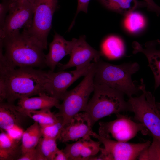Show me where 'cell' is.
Wrapping results in <instances>:
<instances>
[{"label":"cell","instance_id":"cell-1","mask_svg":"<svg viewBox=\"0 0 160 160\" xmlns=\"http://www.w3.org/2000/svg\"><path fill=\"white\" fill-rule=\"evenodd\" d=\"M47 71L32 67L10 68L0 72V84L4 87L7 102L45 92Z\"/></svg>","mask_w":160,"mask_h":160},{"label":"cell","instance_id":"cell-2","mask_svg":"<svg viewBox=\"0 0 160 160\" xmlns=\"http://www.w3.org/2000/svg\"><path fill=\"white\" fill-rule=\"evenodd\" d=\"M5 50L4 56L8 65L20 67L43 68L46 66L42 46L25 30L0 38Z\"/></svg>","mask_w":160,"mask_h":160},{"label":"cell","instance_id":"cell-3","mask_svg":"<svg viewBox=\"0 0 160 160\" xmlns=\"http://www.w3.org/2000/svg\"><path fill=\"white\" fill-rule=\"evenodd\" d=\"M96 63L94 84H103L116 89L129 98L140 91L135 84L132 76L139 69L136 62L116 65L100 60Z\"/></svg>","mask_w":160,"mask_h":160},{"label":"cell","instance_id":"cell-4","mask_svg":"<svg viewBox=\"0 0 160 160\" xmlns=\"http://www.w3.org/2000/svg\"><path fill=\"white\" fill-rule=\"evenodd\" d=\"M92 98L84 111L88 115L92 126L100 119L113 114L131 111L122 92L107 85H95Z\"/></svg>","mask_w":160,"mask_h":160},{"label":"cell","instance_id":"cell-5","mask_svg":"<svg viewBox=\"0 0 160 160\" xmlns=\"http://www.w3.org/2000/svg\"><path fill=\"white\" fill-rule=\"evenodd\" d=\"M139 86L142 94L129 98L128 102L134 118L143 124L151 133L153 141L149 147L151 151L160 150V111L154 96L147 91L143 79Z\"/></svg>","mask_w":160,"mask_h":160},{"label":"cell","instance_id":"cell-6","mask_svg":"<svg viewBox=\"0 0 160 160\" xmlns=\"http://www.w3.org/2000/svg\"><path fill=\"white\" fill-rule=\"evenodd\" d=\"M96 63L93 64L82 80L76 87L67 91L57 108L59 111L55 114L63 119V127L78 113L84 111L88 102V99L93 92L95 84L94 78Z\"/></svg>","mask_w":160,"mask_h":160},{"label":"cell","instance_id":"cell-7","mask_svg":"<svg viewBox=\"0 0 160 160\" xmlns=\"http://www.w3.org/2000/svg\"><path fill=\"white\" fill-rule=\"evenodd\" d=\"M58 0H35L32 24L28 34L44 48H47V38L52 28L54 14L58 8Z\"/></svg>","mask_w":160,"mask_h":160},{"label":"cell","instance_id":"cell-8","mask_svg":"<svg viewBox=\"0 0 160 160\" xmlns=\"http://www.w3.org/2000/svg\"><path fill=\"white\" fill-rule=\"evenodd\" d=\"M91 136L102 143L100 154L93 157L90 160H133L138 158L141 152L150 145V141L137 143L118 141L102 137L92 132Z\"/></svg>","mask_w":160,"mask_h":160},{"label":"cell","instance_id":"cell-9","mask_svg":"<svg viewBox=\"0 0 160 160\" xmlns=\"http://www.w3.org/2000/svg\"><path fill=\"white\" fill-rule=\"evenodd\" d=\"M116 118L109 122L100 121L98 135L100 136L118 141L127 142L141 132L146 135L148 130L142 123H137L128 116L116 114Z\"/></svg>","mask_w":160,"mask_h":160},{"label":"cell","instance_id":"cell-10","mask_svg":"<svg viewBox=\"0 0 160 160\" xmlns=\"http://www.w3.org/2000/svg\"><path fill=\"white\" fill-rule=\"evenodd\" d=\"M34 6L27 0H11L4 27L0 31V38L11 33L27 30L31 26Z\"/></svg>","mask_w":160,"mask_h":160},{"label":"cell","instance_id":"cell-11","mask_svg":"<svg viewBox=\"0 0 160 160\" xmlns=\"http://www.w3.org/2000/svg\"><path fill=\"white\" fill-rule=\"evenodd\" d=\"M93 62L85 67L70 71L55 72L50 70L45 86V92L51 97L63 100L68 88L76 81L85 76L92 67Z\"/></svg>","mask_w":160,"mask_h":160},{"label":"cell","instance_id":"cell-12","mask_svg":"<svg viewBox=\"0 0 160 160\" xmlns=\"http://www.w3.org/2000/svg\"><path fill=\"white\" fill-rule=\"evenodd\" d=\"M101 55L100 52L95 49L87 42L86 36L82 35L77 39L68 62L65 64L57 65L61 70L72 67L80 69L90 64L91 61L97 62L100 59Z\"/></svg>","mask_w":160,"mask_h":160},{"label":"cell","instance_id":"cell-13","mask_svg":"<svg viewBox=\"0 0 160 160\" xmlns=\"http://www.w3.org/2000/svg\"><path fill=\"white\" fill-rule=\"evenodd\" d=\"M92 127L87 114L84 111L80 112L63 126L58 140L66 143L90 137Z\"/></svg>","mask_w":160,"mask_h":160},{"label":"cell","instance_id":"cell-14","mask_svg":"<svg viewBox=\"0 0 160 160\" xmlns=\"http://www.w3.org/2000/svg\"><path fill=\"white\" fill-rule=\"evenodd\" d=\"M100 143L91 137L80 139L71 144H66L63 150L69 160H88L100 151Z\"/></svg>","mask_w":160,"mask_h":160},{"label":"cell","instance_id":"cell-15","mask_svg":"<svg viewBox=\"0 0 160 160\" xmlns=\"http://www.w3.org/2000/svg\"><path fill=\"white\" fill-rule=\"evenodd\" d=\"M77 39L71 41L65 40L55 32L52 41L49 44V50L45 55V63L50 70L54 71L59 62L67 55H70Z\"/></svg>","mask_w":160,"mask_h":160},{"label":"cell","instance_id":"cell-16","mask_svg":"<svg viewBox=\"0 0 160 160\" xmlns=\"http://www.w3.org/2000/svg\"><path fill=\"white\" fill-rule=\"evenodd\" d=\"M37 97H27L18 100L16 107L18 111L25 116L27 112L45 108H57L60 104L59 100L42 93ZM26 117V116H25Z\"/></svg>","mask_w":160,"mask_h":160},{"label":"cell","instance_id":"cell-17","mask_svg":"<svg viewBox=\"0 0 160 160\" xmlns=\"http://www.w3.org/2000/svg\"><path fill=\"white\" fill-rule=\"evenodd\" d=\"M25 116L17 109L13 103L0 102V128L6 131L15 126H20Z\"/></svg>","mask_w":160,"mask_h":160},{"label":"cell","instance_id":"cell-18","mask_svg":"<svg viewBox=\"0 0 160 160\" xmlns=\"http://www.w3.org/2000/svg\"><path fill=\"white\" fill-rule=\"evenodd\" d=\"M1 130L0 160H18L22 155L20 140L14 139L6 132Z\"/></svg>","mask_w":160,"mask_h":160},{"label":"cell","instance_id":"cell-19","mask_svg":"<svg viewBox=\"0 0 160 160\" xmlns=\"http://www.w3.org/2000/svg\"><path fill=\"white\" fill-rule=\"evenodd\" d=\"M133 47L135 53L141 52L146 57L154 76V87L156 89L160 86V51L154 49L149 44H146L144 48L135 42L133 44Z\"/></svg>","mask_w":160,"mask_h":160},{"label":"cell","instance_id":"cell-20","mask_svg":"<svg viewBox=\"0 0 160 160\" xmlns=\"http://www.w3.org/2000/svg\"><path fill=\"white\" fill-rule=\"evenodd\" d=\"M96 0L109 10L126 15L139 7L147 6L145 2L137 0Z\"/></svg>","mask_w":160,"mask_h":160},{"label":"cell","instance_id":"cell-21","mask_svg":"<svg viewBox=\"0 0 160 160\" xmlns=\"http://www.w3.org/2000/svg\"><path fill=\"white\" fill-rule=\"evenodd\" d=\"M101 54L111 59H116L122 56L124 54L125 47L122 40L115 36L106 38L101 46Z\"/></svg>","mask_w":160,"mask_h":160},{"label":"cell","instance_id":"cell-22","mask_svg":"<svg viewBox=\"0 0 160 160\" xmlns=\"http://www.w3.org/2000/svg\"><path fill=\"white\" fill-rule=\"evenodd\" d=\"M42 137L40 126L34 122L23 134L21 144L22 154L35 148Z\"/></svg>","mask_w":160,"mask_h":160},{"label":"cell","instance_id":"cell-23","mask_svg":"<svg viewBox=\"0 0 160 160\" xmlns=\"http://www.w3.org/2000/svg\"><path fill=\"white\" fill-rule=\"evenodd\" d=\"M57 140L42 137L36 148L37 160H53L55 153L58 149Z\"/></svg>","mask_w":160,"mask_h":160},{"label":"cell","instance_id":"cell-24","mask_svg":"<svg viewBox=\"0 0 160 160\" xmlns=\"http://www.w3.org/2000/svg\"><path fill=\"white\" fill-rule=\"evenodd\" d=\"M25 116L32 119L34 122L38 123L40 127L55 124L59 121L61 118L57 117L49 108L30 111L27 112Z\"/></svg>","mask_w":160,"mask_h":160},{"label":"cell","instance_id":"cell-25","mask_svg":"<svg viewBox=\"0 0 160 160\" xmlns=\"http://www.w3.org/2000/svg\"><path fill=\"white\" fill-rule=\"evenodd\" d=\"M126 15L124 24L125 28L129 31L137 32L144 27L145 20L140 14L133 11Z\"/></svg>","mask_w":160,"mask_h":160},{"label":"cell","instance_id":"cell-26","mask_svg":"<svg viewBox=\"0 0 160 160\" xmlns=\"http://www.w3.org/2000/svg\"><path fill=\"white\" fill-rule=\"evenodd\" d=\"M63 119L61 118L57 122L40 127L42 137L49 139H58L63 128Z\"/></svg>","mask_w":160,"mask_h":160},{"label":"cell","instance_id":"cell-27","mask_svg":"<svg viewBox=\"0 0 160 160\" xmlns=\"http://www.w3.org/2000/svg\"><path fill=\"white\" fill-rule=\"evenodd\" d=\"M0 4V31L2 29L11 0H1Z\"/></svg>","mask_w":160,"mask_h":160},{"label":"cell","instance_id":"cell-28","mask_svg":"<svg viewBox=\"0 0 160 160\" xmlns=\"http://www.w3.org/2000/svg\"><path fill=\"white\" fill-rule=\"evenodd\" d=\"M90 0H77V6L76 13L74 19L69 27L70 29H71L73 26L76 18L79 12H83L86 13H87L88 6Z\"/></svg>","mask_w":160,"mask_h":160},{"label":"cell","instance_id":"cell-29","mask_svg":"<svg viewBox=\"0 0 160 160\" xmlns=\"http://www.w3.org/2000/svg\"><path fill=\"white\" fill-rule=\"evenodd\" d=\"M5 131L15 139L20 140L24 132L20 126H15Z\"/></svg>","mask_w":160,"mask_h":160},{"label":"cell","instance_id":"cell-30","mask_svg":"<svg viewBox=\"0 0 160 160\" xmlns=\"http://www.w3.org/2000/svg\"><path fill=\"white\" fill-rule=\"evenodd\" d=\"M36 148L29 150L22 154L17 160H37Z\"/></svg>","mask_w":160,"mask_h":160},{"label":"cell","instance_id":"cell-31","mask_svg":"<svg viewBox=\"0 0 160 160\" xmlns=\"http://www.w3.org/2000/svg\"><path fill=\"white\" fill-rule=\"evenodd\" d=\"M68 160L63 150L58 148L56 151L53 158V160Z\"/></svg>","mask_w":160,"mask_h":160},{"label":"cell","instance_id":"cell-32","mask_svg":"<svg viewBox=\"0 0 160 160\" xmlns=\"http://www.w3.org/2000/svg\"><path fill=\"white\" fill-rule=\"evenodd\" d=\"M147 4L148 8L152 11L160 12V7L157 5L153 0H144Z\"/></svg>","mask_w":160,"mask_h":160},{"label":"cell","instance_id":"cell-33","mask_svg":"<svg viewBox=\"0 0 160 160\" xmlns=\"http://www.w3.org/2000/svg\"><path fill=\"white\" fill-rule=\"evenodd\" d=\"M27 0L29 1L32 4H33L34 5L35 0Z\"/></svg>","mask_w":160,"mask_h":160},{"label":"cell","instance_id":"cell-34","mask_svg":"<svg viewBox=\"0 0 160 160\" xmlns=\"http://www.w3.org/2000/svg\"><path fill=\"white\" fill-rule=\"evenodd\" d=\"M157 106L160 111V104L159 103H157Z\"/></svg>","mask_w":160,"mask_h":160},{"label":"cell","instance_id":"cell-35","mask_svg":"<svg viewBox=\"0 0 160 160\" xmlns=\"http://www.w3.org/2000/svg\"><path fill=\"white\" fill-rule=\"evenodd\" d=\"M159 103V104H160V103Z\"/></svg>","mask_w":160,"mask_h":160}]
</instances>
